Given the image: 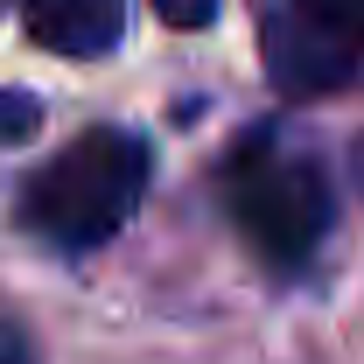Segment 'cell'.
Returning a JSON list of instances; mask_svg holds the SVG:
<instances>
[{"label":"cell","instance_id":"277c9868","mask_svg":"<svg viewBox=\"0 0 364 364\" xmlns=\"http://www.w3.org/2000/svg\"><path fill=\"white\" fill-rule=\"evenodd\" d=\"M28 36L56 56H105L127 36V0H21Z\"/></svg>","mask_w":364,"mask_h":364},{"label":"cell","instance_id":"3957f363","mask_svg":"<svg viewBox=\"0 0 364 364\" xmlns=\"http://www.w3.org/2000/svg\"><path fill=\"white\" fill-rule=\"evenodd\" d=\"M259 56L280 98H322L364 70V0H259Z\"/></svg>","mask_w":364,"mask_h":364},{"label":"cell","instance_id":"ba28073f","mask_svg":"<svg viewBox=\"0 0 364 364\" xmlns=\"http://www.w3.org/2000/svg\"><path fill=\"white\" fill-rule=\"evenodd\" d=\"M350 168H358V189H364V140L350 147Z\"/></svg>","mask_w":364,"mask_h":364},{"label":"cell","instance_id":"7a4b0ae2","mask_svg":"<svg viewBox=\"0 0 364 364\" xmlns=\"http://www.w3.org/2000/svg\"><path fill=\"white\" fill-rule=\"evenodd\" d=\"M147 176H154V147L134 127H91L28 176L14 218L28 238H43L56 252H91L140 210Z\"/></svg>","mask_w":364,"mask_h":364},{"label":"cell","instance_id":"6da1fadb","mask_svg":"<svg viewBox=\"0 0 364 364\" xmlns=\"http://www.w3.org/2000/svg\"><path fill=\"white\" fill-rule=\"evenodd\" d=\"M218 196L238 238L252 245V259L273 273H301L336 225V189L322 176V161L287 127H267V119L225 147Z\"/></svg>","mask_w":364,"mask_h":364},{"label":"cell","instance_id":"5b68a950","mask_svg":"<svg viewBox=\"0 0 364 364\" xmlns=\"http://www.w3.org/2000/svg\"><path fill=\"white\" fill-rule=\"evenodd\" d=\"M43 127V105L28 91H0V140H28Z\"/></svg>","mask_w":364,"mask_h":364},{"label":"cell","instance_id":"8992f818","mask_svg":"<svg viewBox=\"0 0 364 364\" xmlns=\"http://www.w3.org/2000/svg\"><path fill=\"white\" fill-rule=\"evenodd\" d=\"M154 14L168 28H203V21H218V0H154Z\"/></svg>","mask_w":364,"mask_h":364},{"label":"cell","instance_id":"52a82bcc","mask_svg":"<svg viewBox=\"0 0 364 364\" xmlns=\"http://www.w3.org/2000/svg\"><path fill=\"white\" fill-rule=\"evenodd\" d=\"M0 364H36V358H28V343H21V329H14L7 316H0Z\"/></svg>","mask_w":364,"mask_h":364}]
</instances>
